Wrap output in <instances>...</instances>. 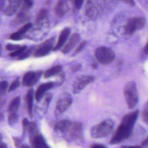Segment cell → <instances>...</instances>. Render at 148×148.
I'll return each instance as SVG.
<instances>
[{
	"mask_svg": "<svg viewBox=\"0 0 148 148\" xmlns=\"http://www.w3.org/2000/svg\"><path fill=\"white\" fill-rule=\"evenodd\" d=\"M139 114L138 110L124 115L119 127L113 135L110 143L119 144L129 138Z\"/></svg>",
	"mask_w": 148,
	"mask_h": 148,
	"instance_id": "obj_1",
	"label": "cell"
},
{
	"mask_svg": "<svg viewBox=\"0 0 148 148\" xmlns=\"http://www.w3.org/2000/svg\"><path fill=\"white\" fill-rule=\"evenodd\" d=\"M114 123L112 120H105L93 126L91 128L90 135L94 138L105 137L111 132Z\"/></svg>",
	"mask_w": 148,
	"mask_h": 148,
	"instance_id": "obj_2",
	"label": "cell"
},
{
	"mask_svg": "<svg viewBox=\"0 0 148 148\" xmlns=\"http://www.w3.org/2000/svg\"><path fill=\"white\" fill-rule=\"evenodd\" d=\"M124 94L128 108L130 109H133L138 102V91L135 82L131 81L125 85Z\"/></svg>",
	"mask_w": 148,
	"mask_h": 148,
	"instance_id": "obj_3",
	"label": "cell"
},
{
	"mask_svg": "<svg viewBox=\"0 0 148 148\" xmlns=\"http://www.w3.org/2000/svg\"><path fill=\"white\" fill-rule=\"evenodd\" d=\"M94 55L97 60L103 65L110 64L115 58L114 51L110 48L105 46L97 48L95 50Z\"/></svg>",
	"mask_w": 148,
	"mask_h": 148,
	"instance_id": "obj_4",
	"label": "cell"
},
{
	"mask_svg": "<svg viewBox=\"0 0 148 148\" xmlns=\"http://www.w3.org/2000/svg\"><path fill=\"white\" fill-rule=\"evenodd\" d=\"M146 19L143 17H135L130 18L124 27V32L127 35H131L137 30L144 27Z\"/></svg>",
	"mask_w": 148,
	"mask_h": 148,
	"instance_id": "obj_5",
	"label": "cell"
},
{
	"mask_svg": "<svg viewBox=\"0 0 148 148\" xmlns=\"http://www.w3.org/2000/svg\"><path fill=\"white\" fill-rule=\"evenodd\" d=\"M54 42L55 36L51 37L46 40L36 47L33 54L34 56L35 57H40L48 54L53 49Z\"/></svg>",
	"mask_w": 148,
	"mask_h": 148,
	"instance_id": "obj_6",
	"label": "cell"
},
{
	"mask_svg": "<svg viewBox=\"0 0 148 148\" xmlns=\"http://www.w3.org/2000/svg\"><path fill=\"white\" fill-rule=\"evenodd\" d=\"M92 75H82L78 76L74 80L72 85V91L74 94L80 92L87 85L94 80Z\"/></svg>",
	"mask_w": 148,
	"mask_h": 148,
	"instance_id": "obj_7",
	"label": "cell"
},
{
	"mask_svg": "<svg viewBox=\"0 0 148 148\" xmlns=\"http://www.w3.org/2000/svg\"><path fill=\"white\" fill-rule=\"evenodd\" d=\"M72 98L68 94H62L58 99L56 105L55 112L57 115L64 112L71 105Z\"/></svg>",
	"mask_w": 148,
	"mask_h": 148,
	"instance_id": "obj_8",
	"label": "cell"
},
{
	"mask_svg": "<svg viewBox=\"0 0 148 148\" xmlns=\"http://www.w3.org/2000/svg\"><path fill=\"white\" fill-rule=\"evenodd\" d=\"M42 74V71L27 72L23 76L22 83L25 86H32L39 81Z\"/></svg>",
	"mask_w": 148,
	"mask_h": 148,
	"instance_id": "obj_9",
	"label": "cell"
},
{
	"mask_svg": "<svg viewBox=\"0 0 148 148\" xmlns=\"http://www.w3.org/2000/svg\"><path fill=\"white\" fill-rule=\"evenodd\" d=\"M23 3L24 0H8V3L3 10L4 14L7 16L13 15Z\"/></svg>",
	"mask_w": 148,
	"mask_h": 148,
	"instance_id": "obj_10",
	"label": "cell"
},
{
	"mask_svg": "<svg viewBox=\"0 0 148 148\" xmlns=\"http://www.w3.org/2000/svg\"><path fill=\"white\" fill-rule=\"evenodd\" d=\"M29 9L22 7L20 11L17 13L15 18L13 20V24L19 25L28 21L30 18Z\"/></svg>",
	"mask_w": 148,
	"mask_h": 148,
	"instance_id": "obj_11",
	"label": "cell"
},
{
	"mask_svg": "<svg viewBox=\"0 0 148 148\" xmlns=\"http://www.w3.org/2000/svg\"><path fill=\"white\" fill-rule=\"evenodd\" d=\"M80 40V36L79 34L75 33L72 34L70 36L67 43L62 47L61 50L62 53L63 54H67L68 53L71 51L73 49V47L78 43Z\"/></svg>",
	"mask_w": 148,
	"mask_h": 148,
	"instance_id": "obj_12",
	"label": "cell"
},
{
	"mask_svg": "<svg viewBox=\"0 0 148 148\" xmlns=\"http://www.w3.org/2000/svg\"><path fill=\"white\" fill-rule=\"evenodd\" d=\"M70 32H71V29L68 27L65 28L62 30V31L60 34L57 42L53 49V51H58L64 46V45L66 42L69 36Z\"/></svg>",
	"mask_w": 148,
	"mask_h": 148,
	"instance_id": "obj_13",
	"label": "cell"
},
{
	"mask_svg": "<svg viewBox=\"0 0 148 148\" xmlns=\"http://www.w3.org/2000/svg\"><path fill=\"white\" fill-rule=\"evenodd\" d=\"M54 85H55L54 83L52 82L40 84L38 86L35 92V99L37 101H39L45 95L46 92L50 88H53L54 86Z\"/></svg>",
	"mask_w": 148,
	"mask_h": 148,
	"instance_id": "obj_14",
	"label": "cell"
},
{
	"mask_svg": "<svg viewBox=\"0 0 148 148\" xmlns=\"http://www.w3.org/2000/svg\"><path fill=\"white\" fill-rule=\"evenodd\" d=\"M68 10L69 5L67 0H58L54 8V13L56 16L62 17L67 13Z\"/></svg>",
	"mask_w": 148,
	"mask_h": 148,
	"instance_id": "obj_15",
	"label": "cell"
},
{
	"mask_svg": "<svg viewBox=\"0 0 148 148\" xmlns=\"http://www.w3.org/2000/svg\"><path fill=\"white\" fill-rule=\"evenodd\" d=\"M32 24L27 23L20 27L18 30L14 33H12L10 36V39L14 40H20L23 38L24 35L31 28Z\"/></svg>",
	"mask_w": 148,
	"mask_h": 148,
	"instance_id": "obj_16",
	"label": "cell"
},
{
	"mask_svg": "<svg viewBox=\"0 0 148 148\" xmlns=\"http://www.w3.org/2000/svg\"><path fill=\"white\" fill-rule=\"evenodd\" d=\"M68 132L72 138H78L80 136L82 132V126L81 123L77 121L72 122Z\"/></svg>",
	"mask_w": 148,
	"mask_h": 148,
	"instance_id": "obj_17",
	"label": "cell"
},
{
	"mask_svg": "<svg viewBox=\"0 0 148 148\" xmlns=\"http://www.w3.org/2000/svg\"><path fill=\"white\" fill-rule=\"evenodd\" d=\"M31 142L34 148H49L43 136L39 134L31 139Z\"/></svg>",
	"mask_w": 148,
	"mask_h": 148,
	"instance_id": "obj_18",
	"label": "cell"
},
{
	"mask_svg": "<svg viewBox=\"0 0 148 148\" xmlns=\"http://www.w3.org/2000/svg\"><path fill=\"white\" fill-rule=\"evenodd\" d=\"M33 100H34V90L33 89H29L25 98V105L28 110V113L30 117L32 115V106H33Z\"/></svg>",
	"mask_w": 148,
	"mask_h": 148,
	"instance_id": "obj_19",
	"label": "cell"
},
{
	"mask_svg": "<svg viewBox=\"0 0 148 148\" xmlns=\"http://www.w3.org/2000/svg\"><path fill=\"white\" fill-rule=\"evenodd\" d=\"M71 122L67 120H62L56 123L54 125V129L60 131L62 132H68L71 125Z\"/></svg>",
	"mask_w": 148,
	"mask_h": 148,
	"instance_id": "obj_20",
	"label": "cell"
},
{
	"mask_svg": "<svg viewBox=\"0 0 148 148\" xmlns=\"http://www.w3.org/2000/svg\"><path fill=\"white\" fill-rule=\"evenodd\" d=\"M62 69V67L61 65H56L48 69L47 70H46L45 72L44 77L45 78H48V77H51L54 75H56L57 73L61 72Z\"/></svg>",
	"mask_w": 148,
	"mask_h": 148,
	"instance_id": "obj_21",
	"label": "cell"
},
{
	"mask_svg": "<svg viewBox=\"0 0 148 148\" xmlns=\"http://www.w3.org/2000/svg\"><path fill=\"white\" fill-rule=\"evenodd\" d=\"M20 101H21L20 97L19 96H17L14 98H13L11 101L10 104L9 105V107H8L9 112H10L11 113H16V112L19 108V106L20 105Z\"/></svg>",
	"mask_w": 148,
	"mask_h": 148,
	"instance_id": "obj_22",
	"label": "cell"
},
{
	"mask_svg": "<svg viewBox=\"0 0 148 148\" xmlns=\"http://www.w3.org/2000/svg\"><path fill=\"white\" fill-rule=\"evenodd\" d=\"M27 129L30 135V139H32L34 136H35L38 134L37 125L36 123L34 122L29 123Z\"/></svg>",
	"mask_w": 148,
	"mask_h": 148,
	"instance_id": "obj_23",
	"label": "cell"
},
{
	"mask_svg": "<svg viewBox=\"0 0 148 148\" xmlns=\"http://www.w3.org/2000/svg\"><path fill=\"white\" fill-rule=\"evenodd\" d=\"M35 46H32L29 47H27L26 50L20 56L17 57L18 60H23L25 58H27L29 57L32 53L34 54V52L35 50Z\"/></svg>",
	"mask_w": 148,
	"mask_h": 148,
	"instance_id": "obj_24",
	"label": "cell"
},
{
	"mask_svg": "<svg viewBox=\"0 0 148 148\" xmlns=\"http://www.w3.org/2000/svg\"><path fill=\"white\" fill-rule=\"evenodd\" d=\"M48 15V10L45 9L43 8L39 10L38 14L35 17V21L37 22L42 21L43 20L45 19Z\"/></svg>",
	"mask_w": 148,
	"mask_h": 148,
	"instance_id": "obj_25",
	"label": "cell"
},
{
	"mask_svg": "<svg viewBox=\"0 0 148 148\" xmlns=\"http://www.w3.org/2000/svg\"><path fill=\"white\" fill-rule=\"evenodd\" d=\"M27 48V46L25 45L24 46H21L19 49H18L17 50L11 52L10 53H9V56L11 57H18V56H20Z\"/></svg>",
	"mask_w": 148,
	"mask_h": 148,
	"instance_id": "obj_26",
	"label": "cell"
},
{
	"mask_svg": "<svg viewBox=\"0 0 148 148\" xmlns=\"http://www.w3.org/2000/svg\"><path fill=\"white\" fill-rule=\"evenodd\" d=\"M18 120V115L16 113H11L8 117V122L10 125L16 124Z\"/></svg>",
	"mask_w": 148,
	"mask_h": 148,
	"instance_id": "obj_27",
	"label": "cell"
},
{
	"mask_svg": "<svg viewBox=\"0 0 148 148\" xmlns=\"http://www.w3.org/2000/svg\"><path fill=\"white\" fill-rule=\"evenodd\" d=\"M20 84V81H19V78L17 77L16 78L13 82L10 84L9 88H8V91L9 92H12L14 90H15Z\"/></svg>",
	"mask_w": 148,
	"mask_h": 148,
	"instance_id": "obj_28",
	"label": "cell"
},
{
	"mask_svg": "<svg viewBox=\"0 0 148 148\" xmlns=\"http://www.w3.org/2000/svg\"><path fill=\"white\" fill-rule=\"evenodd\" d=\"M142 117L143 120L148 124V101L146 103L142 113Z\"/></svg>",
	"mask_w": 148,
	"mask_h": 148,
	"instance_id": "obj_29",
	"label": "cell"
},
{
	"mask_svg": "<svg viewBox=\"0 0 148 148\" xmlns=\"http://www.w3.org/2000/svg\"><path fill=\"white\" fill-rule=\"evenodd\" d=\"M8 82L5 80H3L0 83V93L1 95H2L4 94L8 88Z\"/></svg>",
	"mask_w": 148,
	"mask_h": 148,
	"instance_id": "obj_30",
	"label": "cell"
},
{
	"mask_svg": "<svg viewBox=\"0 0 148 148\" xmlns=\"http://www.w3.org/2000/svg\"><path fill=\"white\" fill-rule=\"evenodd\" d=\"M86 45H87V42H86V41H85V40L82 41V42L79 45V46L76 47V49H75V50L74 52H73V55H75V54L79 53V52H80V51L86 47Z\"/></svg>",
	"mask_w": 148,
	"mask_h": 148,
	"instance_id": "obj_31",
	"label": "cell"
},
{
	"mask_svg": "<svg viewBox=\"0 0 148 148\" xmlns=\"http://www.w3.org/2000/svg\"><path fill=\"white\" fill-rule=\"evenodd\" d=\"M21 46L18 45H12V44H8L7 45H6L5 47L6 49L8 51H14L16 50H17L18 49H19Z\"/></svg>",
	"mask_w": 148,
	"mask_h": 148,
	"instance_id": "obj_32",
	"label": "cell"
},
{
	"mask_svg": "<svg viewBox=\"0 0 148 148\" xmlns=\"http://www.w3.org/2000/svg\"><path fill=\"white\" fill-rule=\"evenodd\" d=\"M32 5H33L32 0H24L23 7L29 9L32 6Z\"/></svg>",
	"mask_w": 148,
	"mask_h": 148,
	"instance_id": "obj_33",
	"label": "cell"
},
{
	"mask_svg": "<svg viewBox=\"0 0 148 148\" xmlns=\"http://www.w3.org/2000/svg\"><path fill=\"white\" fill-rule=\"evenodd\" d=\"M84 0H74L75 7L76 9H80L83 3Z\"/></svg>",
	"mask_w": 148,
	"mask_h": 148,
	"instance_id": "obj_34",
	"label": "cell"
},
{
	"mask_svg": "<svg viewBox=\"0 0 148 148\" xmlns=\"http://www.w3.org/2000/svg\"><path fill=\"white\" fill-rule=\"evenodd\" d=\"M113 1H122L125 3L129 5L130 6H134L135 5V2L134 0H112Z\"/></svg>",
	"mask_w": 148,
	"mask_h": 148,
	"instance_id": "obj_35",
	"label": "cell"
},
{
	"mask_svg": "<svg viewBox=\"0 0 148 148\" xmlns=\"http://www.w3.org/2000/svg\"><path fill=\"white\" fill-rule=\"evenodd\" d=\"M90 148H107L105 146L101 144H93L91 145Z\"/></svg>",
	"mask_w": 148,
	"mask_h": 148,
	"instance_id": "obj_36",
	"label": "cell"
},
{
	"mask_svg": "<svg viewBox=\"0 0 148 148\" xmlns=\"http://www.w3.org/2000/svg\"><path fill=\"white\" fill-rule=\"evenodd\" d=\"M23 126L24 127V130H25L26 128H27V127H28V125L29 124V122L28 121L27 119L26 118H24L23 120Z\"/></svg>",
	"mask_w": 148,
	"mask_h": 148,
	"instance_id": "obj_37",
	"label": "cell"
},
{
	"mask_svg": "<svg viewBox=\"0 0 148 148\" xmlns=\"http://www.w3.org/2000/svg\"><path fill=\"white\" fill-rule=\"evenodd\" d=\"M13 140H14V141L16 146L17 148L20 147V143H21V141H20V139H19V138H13Z\"/></svg>",
	"mask_w": 148,
	"mask_h": 148,
	"instance_id": "obj_38",
	"label": "cell"
},
{
	"mask_svg": "<svg viewBox=\"0 0 148 148\" xmlns=\"http://www.w3.org/2000/svg\"><path fill=\"white\" fill-rule=\"evenodd\" d=\"M81 67H82V66H81L80 64H77V65H75V66H73L72 67V71H74V72L77 71H79V70L80 69Z\"/></svg>",
	"mask_w": 148,
	"mask_h": 148,
	"instance_id": "obj_39",
	"label": "cell"
},
{
	"mask_svg": "<svg viewBox=\"0 0 148 148\" xmlns=\"http://www.w3.org/2000/svg\"><path fill=\"white\" fill-rule=\"evenodd\" d=\"M5 1L6 0H0V7H1V10H3L5 7Z\"/></svg>",
	"mask_w": 148,
	"mask_h": 148,
	"instance_id": "obj_40",
	"label": "cell"
},
{
	"mask_svg": "<svg viewBox=\"0 0 148 148\" xmlns=\"http://www.w3.org/2000/svg\"><path fill=\"white\" fill-rule=\"evenodd\" d=\"M143 52L145 54L148 55V42L146 44V45L143 48Z\"/></svg>",
	"mask_w": 148,
	"mask_h": 148,
	"instance_id": "obj_41",
	"label": "cell"
},
{
	"mask_svg": "<svg viewBox=\"0 0 148 148\" xmlns=\"http://www.w3.org/2000/svg\"><path fill=\"white\" fill-rule=\"evenodd\" d=\"M142 145L143 146H148V135L146 137V138L142 142Z\"/></svg>",
	"mask_w": 148,
	"mask_h": 148,
	"instance_id": "obj_42",
	"label": "cell"
},
{
	"mask_svg": "<svg viewBox=\"0 0 148 148\" xmlns=\"http://www.w3.org/2000/svg\"><path fill=\"white\" fill-rule=\"evenodd\" d=\"M0 148H8V147H7L5 143H1V146H0Z\"/></svg>",
	"mask_w": 148,
	"mask_h": 148,
	"instance_id": "obj_43",
	"label": "cell"
},
{
	"mask_svg": "<svg viewBox=\"0 0 148 148\" xmlns=\"http://www.w3.org/2000/svg\"><path fill=\"white\" fill-rule=\"evenodd\" d=\"M120 148H135L134 146H123Z\"/></svg>",
	"mask_w": 148,
	"mask_h": 148,
	"instance_id": "obj_44",
	"label": "cell"
},
{
	"mask_svg": "<svg viewBox=\"0 0 148 148\" xmlns=\"http://www.w3.org/2000/svg\"><path fill=\"white\" fill-rule=\"evenodd\" d=\"M20 148H31V147L28 145H22L21 146Z\"/></svg>",
	"mask_w": 148,
	"mask_h": 148,
	"instance_id": "obj_45",
	"label": "cell"
},
{
	"mask_svg": "<svg viewBox=\"0 0 148 148\" xmlns=\"http://www.w3.org/2000/svg\"><path fill=\"white\" fill-rule=\"evenodd\" d=\"M92 67H93V68H96V67L97 66V65L96 64H94H94H92Z\"/></svg>",
	"mask_w": 148,
	"mask_h": 148,
	"instance_id": "obj_46",
	"label": "cell"
},
{
	"mask_svg": "<svg viewBox=\"0 0 148 148\" xmlns=\"http://www.w3.org/2000/svg\"><path fill=\"white\" fill-rule=\"evenodd\" d=\"M134 147L135 148H144V147H143L142 146H135Z\"/></svg>",
	"mask_w": 148,
	"mask_h": 148,
	"instance_id": "obj_47",
	"label": "cell"
}]
</instances>
